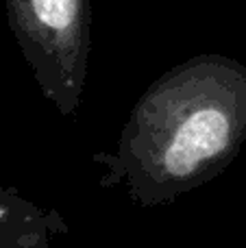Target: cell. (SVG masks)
Listing matches in <instances>:
<instances>
[{
    "instance_id": "2",
    "label": "cell",
    "mask_w": 246,
    "mask_h": 248,
    "mask_svg": "<svg viewBox=\"0 0 246 248\" xmlns=\"http://www.w3.org/2000/svg\"><path fill=\"white\" fill-rule=\"evenodd\" d=\"M7 20L44 98L72 118L92 55V0H4Z\"/></svg>"
},
{
    "instance_id": "3",
    "label": "cell",
    "mask_w": 246,
    "mask_h": 248,
    "mask_svg": "<svg viewBox=\"0 0 246 248\" xmlns=\"http://www.w3.org/2000/svg\"><path fill=\"white\" fill-rule=\"evenodd\" d=\"M70 224L57 209L39 207L17 189L0 185V248H55Z\"/></svg>"
},
{
    "instance_id": "1",
    "label": "cell",
    "mask_w": 246,
    "mask_h": 248,
    "mask_svg": "<svg viewBox=\"0 0 246 248\" xmlns=\"http://www.w3.org/2000/svg\"><path fill=\"white\" fill-rule=\"evenodd\" d=\"M246 144V63L203 52L164 72L133 105L116 150L96 153L100 185L151 209L227 170Z\"/></svg>"
}]
</instances>
